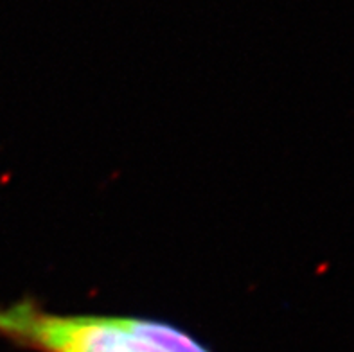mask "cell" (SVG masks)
I'll return each instance as SVG.
<instances>
[{
    "label": "cell",
    "instance_id": "1",
    "mask_svg": "<svg viewBox=\"0 0 354 352\" xmlns=\"http://www.w3.org/2000/svg\"><path fill=\"white\" fill-rule=\"evenodd\" d=\"M0 340L32 352H211L166 322L63 315L35 299L0 306Z\"/></svg>",
    "mask_w": 354,
    "mask_h": 352
}]
</instances>
